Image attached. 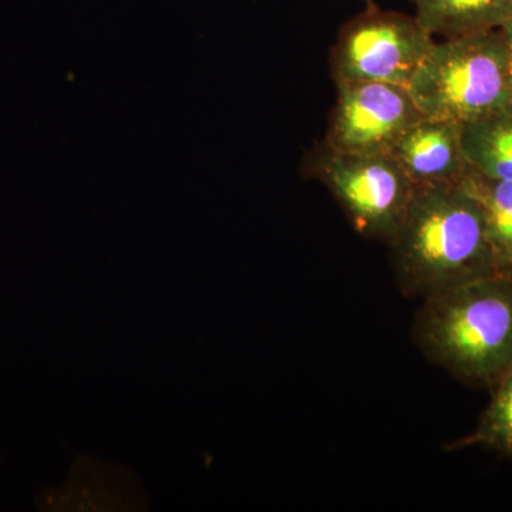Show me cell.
I'll use <instances>...</instances> for the list:
<instances>
[{"instance_id": "cell-1", "label": "cell", "mask_w": 512, "mask_h": 512, "mask_svg": "<svg viewBox=\"0 0 512 512\" xmlns=\"http://www.w3.org/2000/svg\"><path fill=\"white\" fill-rule=\"evenodd\" d=\"M389 245L397 282L409 296L426 299L497 275L483 210L463 181L414 188Z\"/></svg>"}, {"instance_id": "cell-2", "label": "cell", "mask_w": 512, "mask_h": 512, "mask_svg": "<svg viewBox=\"0 0 512 512\" xmlns=\"http://www.w3.org/2000/svg\"><path fill=\"white\" fill-rule=\"evenodd\" d=\"M413 338L451 376L493 389L512 369V278L488 276L424 299Z\"/></svg>"}, {"instance_id": "cell-3", "label": "cell", "mask_w": 512, "mask_h": 512, "mask_svg": "<svg viewBox=\"0 0 512 512\" xmlns=\"http://www.w3.org/2000/svg\"><path fill=\"white\" fill-rule=\"evenodd\" d=\"M407 87L430 119L463 124L512 106L503 33L487 30L434 43Z\"/></svg>"}, {"instance_id": "cell-4", "label": "cell", "mask_w": 512, "mask_h": 512, "mask_svg": "<svg viewBox=\"0 0 512 512\" xmlns=\"http://www.w3.org/2000/svg\"><path fill=\"white\" fill-rule=\"evenodd\" d=\"M436 40L416 16L370 5L349 20L330 53L336 86L382 82L409 86Z\"/></svg>"}, {"instance_id": "cell-5", "label": "cell", "mask_w": 512, "mask_h": 512, "mask_svg": "<svg viewBox=\"0 0 512 512\" xmlns=\"http://www.w3.org/2000/svg\"><path fill=\"white\" fill-rule=\"evenodd\" d=\"M311 173L335 195L359 234L393 241L416 187L392 154H345L322 147Z\"/></svg>"}, {"instance_id": "cell-6", "label": "cell", "mask_w": 512, "mask_h": 512, "mask_svg": "<svg viewBox=\"0 0 512 512\" xmlns=\"http://www.w3.org/2000/svg\"><path fill=\"white\" fill-rule=\"evenodd\" d=\"M421 117L407 86L339 84L323 147L345 154H390L404 131Z\"/></svg>"}, {"instance_id": "cell-7", "label": "cell", "mask_w": 512, "mask_h": 512, "mask_svg": "<svg viewBox=\"0 0 512 512\" xmlns=\"http://www.w3.org/2000/svg\"><path fill=\"white\" fill-rule=\"evenodd\" d=\"M390 154L414 187L460 183L470 170L456 121L423 116L404 131Z\"/></svg>"}, {"instance_id": "cell-8", "label": "cell", "mask_w": 512, "mask_h": 512, "mask_svg": "<svg viewBox=\"0 0 512 512\" xmlns=\"http://www.w3.org/2000/svg\"><path fill=\"white\" fill-rule=\"evenodd\" d=\"M416 19L433 36L473 35L512 19V0H410Z\"/></svg>"}, {"instance_id": "cell-9", "label": "cell", "mask_w": 512, "mask_h": 512, "mask_svg": "<svg viewBox=\"0 0 512 512\" xmlns=\"http://www.w3.org/2000/svg\"><path fill=\"white\" fill-rule=\"evenodd\" d=\"M461 144L471 170L512 181V106L461 124Z\"/></svg>"}, {"instance_id": "cell-10", "label": "cell", "mask_w": 512, "mask_h": 512, "mask_svg": "<svg viewBox=\"0 0 512 512\" xmlns=\"http://www.w3.org/2000/svg\"><path fill=\"white\" fill-rule=\"evenodd\" d=\"M463 183L483 210L495 274L512 278V181L493 180L470 168Z\"/></svg>"}, {"instance_id": "cell-11", "label": "cell", "mask_w": 512, "mask_h": 512, "mask_svg": "<svg viewBox=\"0 0 512 512\" xmlns=\"http://www.w3.org/2000/svg\"><path fill=\"white\" fill-rule=\"evenodd\" d=\"M490 403L481 414L476 429L454 441L447 450L483 447L504 457H512V369L493 387Z\"/></svg>"}, {"instance_id": "cell-12", "label": "cell", "mask_w": 512, "mask_h": 512, "mask_svg": "<svg viewBox=\"0 0 512 512\" xmlns=\"http://www.w3.org/2000/svg\"><path fill=\"white\" fill-rule=\"evenodd\" d=\"M501 33H503L505 45H507L508 50V62H510V72L512 77V19L510 22L505 23V25L500 28Z\"/></svg>"}, {"instance_id": "cell-13", "label": "cell", "mask_w": 512, "mask_h": 512, "mask_svg": "<svg viewBox=\"0 0 512 512\" xmlns=\"http://www.w3.org/2000/svg\"><path fill=\"white\" fill-rule=\"evenodd\" d=\"M365 2H367V3H372V0H365Z\"/></svg>"}]
</instances>
